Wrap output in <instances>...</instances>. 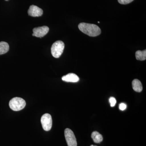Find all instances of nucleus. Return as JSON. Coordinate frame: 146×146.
<instances>
[{
	"instance_id": "nucleus-5",
	"label": "nucleus",
	"mask_w": 146,
	"mask_h": 146,
	"mask_svg": "<svg viewBox=\"0 0 146 146\" xmlns=\"http://www.w3.org/2000/svg\"><path fill=\"white\" fill-rule=\"evenodd\" d=\"M65 136L68 146H77L76 139L72 131L69 128L66 129Z\"/></svg>"
},
{
	"instance_id": "nucleus-12",
	"label": "nucleus",
	"mask_w": 146,
	"mask_h": 146,
	"mask_svg": "<svg viewBox=\"0 0 146 146\" xmlns=\"http://www.w3.org/2000/svg\"><path fill=\"white\" fill-rule=\"evenodd\" d=\"M136 59L139 60H145L146 59V50L143 51L138 50L136 52Z\"/></svg>"
},
{
	"instance_id": "nucleus-11",
	"label": "nucleus",
	"mask_w": 146,
	"mask_h": 146,
	"mask_svg": "<svg viewBox=\"0 0 146 146\" xmlns=\"http://www.w3.org/2000/svg\"><path fill=\"white\" fill-rule=\"evenodd\" d=\"M9 49L8 43L5 42H0V55L6 53L9 50Z\"/></svg>"
},
{
	"instance_id": "nucleus-16",
	"label": "nucleus",
	"mask_w": 146,
	"mask_h": 146,
	"mask_svg": "<svg viewBox=\"0 0 146 146\" xmlns=\"http://www.w3.org/2000/svg\"><path fill=\"white\" fill-rule=\"evenodd\" d=\"M90 146H95V145H91Z\"/></svg>"
},
{
	"instance_id": "nucleus-8",
	"label": "nucleus",
	"mask_w": 146,
	"mask_h": 146,
	"mask_svg": "<svg viewBox=\"0 0 146 146\" xmlns=\"http://www.w3.org/2000/svg\"><path fill=\"white\" fill-rule=\"evenodd\" d=\"M62 80L66 82H76L79 81L80 79L76 74L70 73L62 77Z\"/></svg>"
},
{
	"instance_id": "nucleus-13",
	"label": "nucleus",
	"mask_w": 146,
	"mask_h": 146,
	"mask_svg": "<svg viewBox=\"0 0 146 146\" xmlns=\"http://www.w3.org/2000/svg\"><path fill=\"white\" fill-rule=\"evenodd\" d=\"M109 102L110 104V106L111 107H114L116 104L117 101L116 99L114 97H110V98L109 99Z\"/></svg>"
},
{
	"instance_id": "nucleus-2",
	"label": "nucleus",
	"mask_w": 146,
	"mask_h": 146,
	"mask_svg": "<svg viewBox=\"0 0 146 146\" xmlns=\"http://www.w3.org/2000/svg\"><path fill=\"white\" fill-rule=\"evenodd\" d=\"M26 103L25 100L21 98L16 97L11 100L9 102V106L11 109L14 111H20L23 109Z\"/></svg>"
},
{
	"instance_id": "nucleus-17",
	"label": "nucleus",
	"mask_w": 146,
	"mask_h": 146,
	"mask_svg": "<svg viewBox=\"0 0 146 146\" xmlns=\"http://www.w3.org/2000/svg\"><path fill=\"white\" fill-rule=\"evenodd\" d=\"M98 23H100V22H98Z\"/></svg>"
},
{
	"instance_id": "nucleus-10",
	"label": "nucleus",
	"mask_w": 146,
	"mask_h": 146,
	"mask_svg": "<svg viewBox=\"0 0 146 146\" xmlns=\"http://www.w3.org/2000/svg\"><path fill=\"white\" fill-rule=\"evenodd\" d=\"M91 138L95 143H100L103 140V138L100 133L97 131H94L91 134Z\"/></svg>"
},
{
	"instance_id": "nucleus-14",
	"label": "nucleus",
	"mask_w": 146,
	"mask_h": 146,
	"mask_svg": "<svg viewBox=\"0 0 146 146\" xmlns=\"http://www.w3.org/2000/svg\"><path fill=\"white\" fill-rule=\"evenodd\" d=\"M133 0H118L119 3L123 5H126L133 1Z\"/></svg>"
},
{
	"instance_id": "nucleus-6",
	"label": "nucleus",
	"mask_w": 146,
	"mask_h": 146,
	"mask_svg": "<svg viewBox=\"0 0 146 146\" xmlns=\"http://www.w3.org/2000/svg\"><path fill=\"white\" fill-rule=\"evenodd\" d=\"M49 29L47 26L39 27L35 28L33 29V36L37 37L42 38L46 35L48 32Z\"/></svg>"
},
{
	"instance_id": "nucleus-15",
	"label": "nucleus",
	"mask_w": 146,
	"mask_h": 146,
	"mask_svg": "<svg viewBox=\"0 0 146 146\" xmlns=\"http://www.w3.org/2000/svg\"><path fill=\"white\" fill-rule=\"evenodd\" d=\"M127 108V105L124 103H121L119 106V108L120 110H124L126 109Z\"/></svg>"
},
{
	"instance_id": "nucleus-1",
	"label": "nucleus",
	"mask_w": 146,
	"mask_h": 146,
	"mask_svg": "<svg viewBox=\"0 0 146 146\" xmlns=\"http://www.w3.org/2000/svg\"><path fill=\"white\" fill-rule=\"evenodd\" d=\"M78 28L80 31L89 36H98L101 33L100 29L94 24L81 23L78 25Z\"/></svg>"
},
{
	"instance_id": "nucleus-18",
	"label": "nucleus",
	"mask_w": 146,
	"mask_h": 146,
	"mask_svg": "<svg viewBox=\"0 0 146 146\" xmlns=\"http://www.w3.org/2000/svg\"><path fill=\"white\" fill-rule=\"evenodd\" d=\"M5 1H9V0H5Z\"/></svg>"
},
{
	"instance_id": "nucleus-4",
	"label": "nucleus",
	"mask_w": 146,
	"mask_h": 146,
	"mask_svg": "<svg viewBox=\"0 0 146 146\" xmlns=\"http://www.w3.org/2000/svg\"><path fill=\"white\" fill-rule=\"evenodd\" d=\"M41 121L44 130L46 131L50 130L52 124V118L50 115L48 113L44 114L41 118Z\"/></svg>"
},
{
	"instance_id": "nucleus-7",
	"label": "nucleus",
	"mask_w": 146,
	"mask_h": 146,
	"mask_svg": "<svg viewBox=\"0 0 146 146\" xmlns=\"http://www.w3.org/2000/svg\"><path fill=\"white\" fill-rule=\"evenodd\" d=\"M28 13L29 16L32 17H39L42 16L43 11L42 9L39 8L36 6L32 5L30 7Z\"/></svg>"
},
{
	"instance_id": "nucleus-9",
	"label": "nucleus",
	"mask_w": 146,
	"mask_h": 146,
	"mask_svg": "<svg viewBox=\"0 0 146 146\" xmlns=\"http://www.w3.org/2000/svg\"><path fill=\"white\" fill-rule=\"evenodd\" d=\"M132 88L134 91L137 92H141L143 90L142 83L138 79L133 80L132 82Z\"/></svg>"
},
{
	"instance_id": "nucleus-3",
	"label": "nucleus",
	"mask_w": 146,
	"mask_h": 146,
	"mask_svg": "<svg viewBox=\"0 0 146 146\" xmlns=\"http://www.w3.org/2000/svg\"><path fill=\"white\" fill-rule=\"evenodd\" d=\"M65 44L61 41H57L55 42L52 46L51 51L52 56L56 58L60 57L63 53Z\"/></svg>"
}]
</instances>
